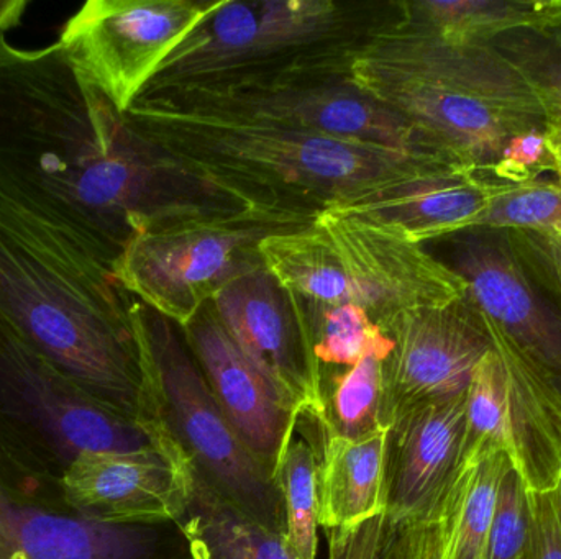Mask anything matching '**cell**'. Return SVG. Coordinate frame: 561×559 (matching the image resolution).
<instances>
[{
    "label": "cell",
    "instance_id": "6da1fadb",
    "mask_svg": "<svg viewBox=\"0 0 561 559\" xmlns=\"http://www.w3.org/2000/svg\"><path fill=\"white\" fill-rule=\"evenodd\" d=\"M0 197L108 266L153 223L259 216L147 137L58 43H0Z\"/></svg>",
    "mask_w": 561,
    "mask_h": 559
},
{
    "label": "cell",
    "instance_id": "7a4b0ae2",
    "mask_svg": "<svg viewBox=\"0 0 561 559\" xmlns=\"http://www.w3.org/2000/svg\"><path fill=\"white\" fill-rule=\"evenodd\" d=\"M130 120L176 158L253 212L297 229L327 210L381 187L458 166L432 154L405 153L296 130L240 115L197 110L141 95Z\"/></svg>",
    "mask_w": 561,
    "mask_h": 559
},
{
    "label": "cell",
    "instance_id": "3957f363",
    "mask_svg": "<svg viewBox=\"0 0 561 559\" xmlns=\"http://www.w3.org/2000/svg\"><path fill=\"white\" fill-rule=\"evenodd\" d=\"M0 317L105 409L140 417L130 294L112 266L0 197Z\"/></svg>",
    "mask_w": 561,
    "mask_h": 559
},
{
    "label": "cell",
    "instance_id": "277c9868",
    "mask_svg": "<svg viewBox=\"0 0 561 559\" xmlns=\"http://www.w3.org/2000/svg\"><path fill=\"white\" fill-rule=\"evenodd\" d=\"M348 75L435 153L491 183L517 138L549 130L533 88L491 43L438 38L394 2L353 46Z\"/></svg>",
    "mask_w": 561,
    "mask_h": 559
},
{
    "label": "cell",
    "instance_id": "5b68a950",
    "mask_svg": "<svg viewBox=\"0 0 561 559\" xmlns=\"http://www.w3.org/2000/svg\"><path fill=\"white\" fill-rule=\"evenodd\" d=\"M266 271L300 304H352L382 330L399 315L467 298L463 279L425 245L327 210L260 242Z\"/></svg>",
    "mask_w": 561,
    "mask_h": 559
},
{
    "label": "cell",
    "instance_id": "8992f818",
    "mask_svg": "<svg viewBox=\"0 0 561 559\" xmlns=\"http://www.w3.org/2000/svg\"><path fill=\"white\" fill-rule=\"evenodd\" d=\"M130 321L141 370L138 422L154 446L220 498L286 534L275 479L224 416L181 328L131 295Z\"/></svg>",
    "mask_w": 561,
    "mask_h": 559
},
{
    "label": "cell",
    "instance_id": "52a82bcc",
    "mask_svg": "<svg viewBox=\"0 0 561 559\" xmlns=\"http://www.w3.org/2000/svg\"><path fill=\"white\" fill-rule=\"evenodd\" d=\"M388 5L222 0L171 53L144 94L266 74L339 51L362 39L385 16Z\"/></svg>",
    "mask_w": 561,
    "mask_h": 559
},
{
    "label": "cell",
    "instance_id": "ba28073f",
    "mask_svg": "<svg viewBox=\"0 0 561 559\" xmlns=\"http://www.w3.org/2000/svg\"><path fill=\"white\" fill-rule=\"evenodd\" d=\"M355 45L280 71L144 95H160L197 110L256 118L369 147L444 158L428 148L411 125L353 84L348 56Z\"/></svg>",
    "mask_w": 561,
    "mask_h": 559
},
{
    "label": "cell",
    "instance_id": "9c48e42d",
    "mask_svg": "<svg viewBox=\"0 0 561 559\" xmlns=\"http://www.w3.org/2000/svg\"><path fill=\"white\" fill-rule=\"evenodd\" d=\"M148 446L140 422L85 396L0 317V455L61 481L82 453Z\"/></svg>",
    "mask_w": 561,
    "mask_h": 559
},
{
    "label": "cell",
    "instance_id": "30bf717a",
    "mask_svg": "<svg viewBox=\"0 0 561 559\" xmlns=\"http://www.w3.org/2000/svg\"><path fill=\"white\" fill-rule=\"evenodd\" d=\"M286 226L256 216L163 220L131 236L112 271L125 292L184 328L240 276L263 266L259 245Z\"/></svg>",
    "mask_w": 561,
    "mask_h": 559
},
{
    "label": "cell",
    "instance_id": "8fae6325",
    "mask_svg": "<svg viewBox=\"0 0 561 559\" xmlns=\"http://www.w3.org/2000/svg\"><path fill=\"white\" fill-rule=\"evenodd\" d=\"M222 0H89L59 33L79 74L127 114L171 53Z\"/></svg>",
    "mask_w": 561,
    "mask_h": 559
},
{
    "label": "cell",
    "instance_id": "7c38bea8",
    "mask_svg": "<svg viewBox=\"0 0 561 559\" xmlns=\"http://www.w3.org/2000/svg\"><path fill=\"white\" fill-rule=\"evenodd\" d=\"M178 524L111 525L66 504L61 485L0 455V559H184Z\"/></svg>",
    "mask_w": 561,
    "mask_h": 559
},
{
    "label": "cell",
    "instance_id": "4fadbf2b",
    "mask_svg": "<svg viewBox=\"0 0 561 559\" xmlns=\"http://www.w3.org/2000/svg\"><path fill=\"white\" fill-rule=\"evenodd\" d=\"M438 242L445 252L437 258L463 279L478 314L561 383V315L511 238L471 229Z\"/></svg>",
    "mask_w": 561,
    "mask_h": 559
},
{
    "label": "cell",
    "instance_id": "5bb4252c",
    "mask_svg": "<svg viewBox=\"0 0 561 559\" xmlns=\"http://www.w3.org/2000/svg\"><path fill=\"white\" fill-rule=\"evenodd\" d=\"M210 305L289 409L297 417H312L322 429V373L290 295L265 266L230 282Z\"/></svg>",
    "mask_w": 561,
    "mask_h": 559
},
{
    "label": "cell",
    "instance_id": "9a60e30c",
    "mask_svg": "<svg viewBox=\"0 0 561 559\" xmlns=\"http://www.w3.org/2000/svg\"><path fill=\"white\" fill-rule=\"evenodd\" d=\"M386 334L392 351L382 363V377L392 419L411 407L465 396L493 348L483 317L467 298L405 312Z\"/></svg>",
    "mask_w": 561,
    "mask_h": 559
},
{
    "label": "cell",
    "instance_id": "2e32d148",
    "mask_svg": "<svg viewBox=\"0 0 561 559\" xmlns=\"http://www.w3.org/2000/svg\"><path fill=\"white\" fill-rule=\"evenodd\" d=\"M484 321V318H483ZM486 324L500 358V380L488 404V433L527 492L561 486V387L506 335Z\"/></svg>",
    "mask_w": 561,
    "mask_h": 559
},
{
    "label": "cell",
    "instance_id": "e0dca14e",
    "mask_svg": "<svg viewBox=\"0 0 561 559\" xmlns=\"http://www.w3.org/2000/svg\"><path fill=\"white\" fill-rule=\"evenodd\" d=\"M66 504L111 525L178 524L186 509L190 471L158 446L82 453L59 481Z\"/></svg>",
    "mask_w": 561,
    "mask_h": 559
},
{
    "label": "cell",
    "instance_id": "ac0fdd59",
    "mask_svg": "<svg viewBox=\"0 0 561 559\" xmlns=\"http://www.w3.org/2000/svg\"><path fill=\"white\" fill-rule=\"evenodd\" d=\"M465 446V396L396 414L386 452V517L396 527L432 521Z\"/></svg>",
    "mask_w": 561,
    "mask_h": 559
},
{
    "label": "cell",
    "instance_id": "d6986e66",
    "mask_svg": "<svg viewBox=\"0 0 561 559\" xmlns=\"http://www.w3.org/2000/svg\"><path fill=\"white\" fill-rule=\"evenodd\" d=\"M181 331L224 416L275 479L299 417L237 347L213 305L207 304Z\"/></svg>",
    "mask_w": 561,
    "mask_h": 559
},
{
    "label": "cell",
    "instance_id": "ffe728a7",
    "mask_svg": "<svg viewBox=\"0 0 561 559\" xmlns=\"http://www.w3.org/2000/svg\"><path fill=\"white\" fill-rule=\"evenodd\" d=\"M496 184L474 171L448 166L381 187L333 210L425 245L478 229Z\"/></svg>",
    "mask_w": 561,
    "mask_h": 559
},
{
    "label": "cell",
    "instance_id": "44dd1931",
    "mask_svg": "<svg viewBox=\"0 0 561 559\" xmlns=\"http://www.w3.org/2000/svg\"><path fill=\"white\" fill-rule=\"evenodd\" d=\"M388 432L359 440L322 436L317 471L319 527L350 532L386 517Z\"/></svg>",
    "mask_w": 561,
    "mask_h": 559
},
{
    "label": "cell",
    "instance_id": "7402d4cb",
    "mask_svg": "<svg viewBox=\"0 0 561 559\" xmlns=\"http://www.w3.org/2000/svg\"><path fill=\"white\" fill-rule=\"evenodd\" d=\"M178 525L191 559H300L286 534L220 498L191 473L186 509Z\"/></svg>",
    "mask_w": 561,
    "mask_h": 559
},
{
    "label": "cell",
    "instance_id": "603a6c76",
    "mask_svg": "<svg viewBox=\"0 0 561 559\" xmlns=\"http://www.w3.org/2000/svg\"><path fill=\"white\" fill-rule=\"evenodd\" d=\"M510 466L507 456L497 452L461 459L438 509L442 559H488L501 479Z\"/></svg>",
    "mask_w": 561,
    "mask_h": 559
},
{
    "label": "cell",
    "instance_id": "cb8c5ba5",
    "mask_svg": "<svg viewBox=\"0 0 561 559\" xmlns=\"http://www.w3.org/2000/svg\"><path fill=\"white\" fill-rule=\"evenodd\" d=\"M394 5L402 19L454 43H491L561 19V0H408Z\"/></svg>",
    "mask_w": 561,
    "mask_h": 559
},
{
    "label": "cell",
    "instance_id": "d4e9b609",
    "mask_svg": "<svg viewBox=\"0 0 561 559\" xmlns=\"http://www.w3.org/2000/svg\"><path fill=\"white\" fill-rule=\"evenodd\" d=\"M386 358L369 353L353 366L322 371V436L359 440L389 430L392 416L382 377Z\"/></svg>",
    "mask_w": 561,
    "mask_h": 559
},
{
    "label": "cell",
    "instance_id": "484cf974",
    "mask_svg": "<svg viewBox=\"0 0 561 559\" xmlns=\"http://www.w3.org/2000/svg\"><path fill=\"white\" fill-rule=\"evenodd\" d=\"M322 430L312 417H299L289 445L276 471V486L283 499L286 538L300 559H316L319 548V471Z\"/></svg>",
    "mask_w": 561,
    "mask_h": 559
},
{
    "label": "cell",
    "instance_id": "4316f807",
    "mask_svg": "<svg viewBox=\"0 0 561 559\" xmlns=\"http://www.w3.org/2000/svg\"><path fill=\"white\" fill-rule=\"evenodd\" d=\"M290 301L320 373L353 366L369 353L391 354L392 338L362 307L352 304L320 307L300 304L293 298Z\"/></svg>",
    "mask_w": 561,
    "mask_h": 559
},
{
    "label": "cell",
    "instance_id": "83f0119b",
    "mask_svg": "<svg viewBox=\"0 0 561 559\" xmlns=\"http://www.w3.org/2000/svg\"><path fill=\"white\" fill-rule=\"evenodd\" d=\"M491 45L533 88L549 128L561 130V19L506 33Z\"/></svg>",
    "mask_w": 561,
    "mask_h": 559
},
{
    "label": "cell",
    "instance_id": "f1b7e54d",
    "mask_svg": "<svg viewBox=\"0 0 561 559\" xmlns=\"http://www.w3.org/2000/svg\"><path fill=\"white\" fill-rule=\"evenodd\" d=\"M478 229L530 230L561 236V180L496 184Z\"/></svg>",
    "mask_w": 561,
    "mask_h": 559
},
{
    "label": "cell",
    "instance_id": "f546056e",
    "mask_svg": "<svg viewBox=\"0 0 561 559\" xmlns=\"http://www.w3.org/2000/svg\"><path fill=\"white\" fill-rule=\"evenodd\" d=\"M529 538L527 489L513 466L501 479L488 559H524Z\"/></svg>",
    "mask_w": 561,
    "mask_h": 559
},
{
    "label": "cell",
    "instance_id": "4dcf8cb0",
    "mask_svg": "<svg viewBox=\"0 0 561 559\" xmlns=\"http://www.w3.org/2000/svg\"><path fill=\"white\" fill-rule=\"evenodd\" d=\"M529 538L524 559H561V486L547 492H527Z\"/></svg>",
    "mask_w": 561,
    "mask_h": 559
},
{
    "label": "cell",
    "instance_id": "1f68e13d",
    "mask_svg": "<svg viewBox=\"0 0 561 559\" xmlns=\"http://www.w3.org/2000/svg\"><path fill=\"white\" fill-rule=\"evenodd\" d=\"M389 524V522H388ZM440 544L438 515L408 527L389 524L378 559H434Z\"/></svg>",
    "mask_w": 561,
    "mask_h": 559
},
{
    "label": "cell",
    "instance_id": "d6a6232c",
    "mask_svg": "<svg viewBox=\"0 0 561 559\" xmlns=\"http://www.w3.org/2000/svg\"><path fill=\"white\" fill-rule=\"evenodd\" d=\"M28 5V0H0V43L5 42L7 33L22 23Z\"/></svg>",
    "mask_w": 561,
    "mask_h": 559
},
{
    "label": "cell",
    "instance_id": "836d02e7",
    "mask_svg": "<svg viewBox=\"0 0 561 559\" xmlns=\"http://www.w3.org/2000/svg\"><path fill=\"white\" fill-rule=\"evenodd\" d=\"M549 144L556 161V174L561 180V130L549 128Z\"/></svg>",
    "mask_w": 561,
    "mask_h": 559
},
{
    "label": "cell",
    "instance_id": "e575fe53",
    "mask_svg": "<svg viewBox=\"0 0 561 559\" xmlns=\"http://www.w3.org/2000/svg\"><path fill=\"white\" fill-rule=\"evenodd\" d=\"M434 559H442V528H440V544H438L437 555H435Z\"/></svg>",
    "mask_w": 561,
    "mask_h": 559
},
{
    "label": "cell",
    "instance_id": "d590c367",
    "mask_svg": "<svg viewBox=\"0 0 561 559\" xmlns=\"http://www.w3.org/2000/svg\"><path fill=\"white\" fill-rule=\"evenodd\" d=\"M184 559H191V557L184 558Z\"/></svg>",
    "mask_w": 561,
    "mask_h": 559
}]
</instances>
